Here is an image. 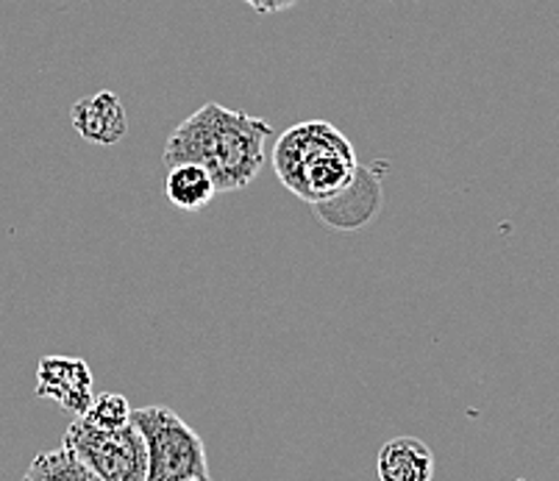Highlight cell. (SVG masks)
<instances>
[{
  "instance_id": "52a82bcc",
  "label": "cell",
  "mask_w": 559,
  "mask_h": 481,
  "mask_svg": "<svg viewBox=\"0 0 559 481\" xmlns=\"http://www.w3.org/2000/svg\"><path fill=\"white\" fill-rule=\"evenodd\" d=\"M70 120H73V129L81 140L100 145V148L117 145L129 134V118H126L123 100L109 93V89L75 100Z\"/></svg>"
},
{
  "instance_id": "8992f818",
  "label": "cell",
  "mask_w": 559,
  "mask_h": 481,
  "mask_svg": "<svg viewBox=\"0 0 559 481\" xmlns=\"http://www.w3.org/2000/svg\"><path fill=\"white\" fill-rule=\"evenodd\" d=\"M381 209V170L376 167H359L357 179L350 181L348 190L326 204L314 206L318 217L337 231H359L376 220Z\"/></svg>"
},
{
  "instance_id": "4fadbf2b",
  "label": "cell",
  "mask_w": 559,
  "mask_h": 481,
  "mask_svg": "<svg viewBox=\"0 0 559 481\" xmlns=\"http://www.w3.org/2000/svg\"><path fill=\"white\" fill-rule=\"evenodd\" d=\"M198 481H212V479H198Z\"/></svg>"
},
{
  "instance_id": "9c48e42d",
  "label": "cell",
  "mask_w": 559,
  "mask_h": 481,
  "mask_svg": "<svg viewBox=\"0 0 559 481\" xmlns=\"http://www.w3.org/2000/svg\"><path fill=\"white\" fill-rule=\"evenodd\" d=\"M165 195L173 206L185 212H198L217 195L212 176L198 165L167 167Z\"/></svg>"
},
{
  "instance_id": "3957f363",
  "label": "cell",
  "mask_w": 559,
  "mask_h": 481,
  "mask_svg": "<svg viewBox=\"0 0 559 481\" xmlns=\"http://www.w3.org/2000/svg\"><path fill=\"white\" fill-rule=\"evenodd\" d=\"M148 450L145 481H198L210 479L206 445L201 434L185 423L170 407H142L131 414Z\"/></svg>"
},
{
  "instance_id": "6da1fadb",
  "label": "cell",
  "mask_w": 559,
  "mask_h": 481,
  "mask_svg": "<svg viewBox=\"0 0 559 481\" xmlns=\"http://www.w3.org/2000/svg\"><path fill=\"white\" fill-rule=\"evenodd\" d=\"M271 136L273 129L267 120L210 100L167 136L162 161L165 167H203L215 181L217 195L237 192L259 176Z\"/></svg>"
},
{
  "instance_id": "7c38bea8",
  "label": "cell",
  "mask_w": 559,
  "mask_h": 481,
  "mask_svg": "<svg viewBox=\"0 0 559 481\" xmlns=\"http://www.w3.org/2000/svg\"><path fill=\"white\" fill-rule=\"evenodd\" d=\"M242 3H248L259 14H278L296 7L298 0H242Z\"/></svg>"
},
{
  "instance_id": "8fae6325",
  "label": "cell",
  "mask_w": 559,
  "mask_h": 481,
  "mask_svg": "<svg viewBox=\"0 0 559 481\" xmlns=\"http://www.w3.org/2000/svg\"><path fill=\"white\" fill-rule=\"evenodd\" d=\"M131 404L126 401L120 393H100L95 395L90 409H86L81 418L95 429H104V432H117V429H126L131 423Z\"/></svg>"
},
{
  "instance_id": "ba28073f",
  "label": "cell",
  "mask_w": 559,
  "mask_h": 481,
  "mask_svg": "<svg viewBox=\"0 0 559 481\" xmlns=\"http://www.w3.org/2000/svg\"><path fill=\"white\" fill-rule=\"evenodd\" d=\"M435 450L418 437H393L381 445L376 459L379 481H431L435 479Z\"/></svg>"
},
{
  "instance_id": "277c9868",
  "label": "cell",
  "mask_w": 559,
  "mask_h": 481,
  "mask_svg": "<svg viewBox=\"0 0 559 481\" xmlns=\"http://www.w3.org/2000/svg\"><path fill=\"white\" fill-rule=\"evenodd\" d=\"M64 448L93 470L98 481H145L148 473V450L134 420L126 429L104 432L75 418L64 432Z\"/></svg>"
},
{
  "instance_id": "30bf717a",
  "label": "cell",
  "mask_w": 559,
  "mask_h": 481,
  "mask_svg": "<svg viewBox=\"0 0 559 481\" xmlns=\"http://www.w3.org/2000/svg\"><path fill=\"white\" fill-rule=\"evenodd\" d=\"M23 481H98V476L62 445V448L37 454V459L25 470Z\"/></svg>"
},
{
  "instance_id": "7a4b0ae2",
  "label": "cell",
  "mask_w": 559,
  "mask_h": 481,
  "mask_svg": "<svg viewBox=\"0 0 559 481\" xmlns=\"http://www.w3.org/2000/svg\"><path fill=\"white\" fill-rule=\"evenodd\" d=\"M278 181L304 204L320 206L348 190L359 159L348 136L326 120L289 125L273 148Z\"/></svg>"
},
{
  "instance_id": "5b68a950",
  "label": "cell",
  "mask_w": 559,
  "mask_h": 481,
  "mask_svg": "<svg viewBox=\"0 0 559 481\" xmlns=\"http://www.w3.org/2000/svg\"><path fill=\"white\" fill-rule=\"evenodd\" d=\"M37 398L59 404L64 412L81 414L95 398V378L90 364L79 357H45L37 364Z\"/></svg>"
}]
</instances>
